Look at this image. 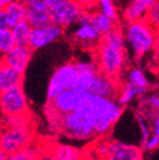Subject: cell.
Masks as SVG:
<instances>
[{
	"instance_id": "1",
	"label": "cell",
	"mask_w": 159,
	"mask_h": 160,
	"mask_svg": "<svg viewBox=\"0 0 159 160\" xmlns=\"http://www.w3.org/2000/svg\"><path fill=\"white\" fill-rule=\"evenodd\" d=\"M119 109L120 103L117 99L89 92L87 99L77 109L60 117L58 131L68 139L91 141L98 138V122L111 118Z\"/></svg>"
},
{
	"instance_id": "2",
	"label": "cell",
	"mask_w": 159,
	"mask_h": 160,
	"mask_svg": "<svg viewBox=\"0 0 159 160\" xmlns=\"http://www.w3.org/2000/svg\"><path fill=\"white\" fill-rule=\"evenodd\" d=\"M99 71L121 79L128 66V49L120 25L102 36L101 41L92 51Z\"/></svg>"
},
{
	"instance_id": "3",
	"label": "cell",
	"mask_w": 159,
	"mask_h": 160,
	"mask_svg": "<svg viewBox=\"0 0 159 160\" xmlns=\"http://www.w3.org/2000/svg\"><path fill=\"white\" fill-rule=\"evenodd\" d=\"M120 27L127 49L134 58L141 59L145 56L155 52L159 43L155 26L148 22L145 18L135 21H124V23H120Z\"/></svg>"
},
{
	"instance_id": "4",
	"label": "cell",
	"mask_w": 159,
	"mask_h": 160,
	"mask_svg": "<svg viewBox=\"0 0 159 160\" xmlns=\"http://www.w3.org/2000/svg\"><path fill=\"white\" fill-rule=\"evenodd\" d=\"M35 142L31 125H5L0 127V148L7 155L16 153Z\"/></svg>"
},
{
	"instance_id": "5",
	"label": "cell",
	"mask_w": 159,
	"mask_h": 160,
	"mask_svg": "<svg viewBox=\"0 0 159 160\" xmlns=\"http://www.w3.org/2000/svg\"><path fill=\"white\" fill-rule=\"evenodd\" d=\"M79 77V69L75 61H68L57 67L51 73L47 86V100H51L64 90L75 88Z\"/></svg>"
},
{
	"instance_id": "6",
	"label": "cell",
	"mask_w": 159,
	"mask_h": 160,
	"mask_svg": "<svg viewBox=\"0 0 159 160\" xmlns=\"http://www.w3.org/2000/svg\"><path fill=\"white\" fill-rule=\"evenodd\" d=\"M88 95H89V91L76 87L64 90L54 99L47 100L46 113L47 115H57L61 117L66 113L71 112L87 99Z\"/></svg>"
},
{
	"instance_id": "7",
	"label": "cell",
	"mask_w": 159,
	"mask_h": 160,
	"mask_svg": "<svg viewBox=\"0 0 159 160\" xmlns=\"http://www.w3.org/2000/svg\"><path fill=\"white\" fill-rule=\"evenodd\" d=\"M0 110L5 117L30 115V105L23 85L0 92Z\"/></svg>"
},
{
	"instance_id": "8",
	"label": "cell",
	"mask_w": 159,
	"mask_h": 160,
	"mask_svg": "<svg viewBox=\"0 0 159 160\" xmlns=\"http://www.w3.org/2000/svg\"><path fill=\"white\" fill-rule=\"evenodd\" d=\"M70 39L82 49L94 51L102 39V35L91 21H79L70 33Z\"/></svg>"
},
{
	"instance_id": "9",
	"label": "cell",
	"mask_w": 159,
	"mask_h": 160,
	"mask_svg": "<svg viewBox=\"0 0 159 160\" xmlns=\"http://www.w3.org/2000/svg\"><path fill=\"white\" fill-rule=\"evenodd\" d=\"M64 33H65V29L54 22L41 26V27L33 28L30 32L28 46L33 51H37L56 42L64 36Z\"/></svg>"
},
{
	"instance_id": "10",
	"label": "cell",
	"mask_w": 159,
	"mask_h": 160,
	"mask_svg": "<svg viewBox=\"0 0 159 160\" xmlns=\"http://www.w3.org/2000/svg\"><path fill=\"white\" fill-rule=\"evenodd\" d=\"M84 10V8L80 7L74 0H68L60 7L50 10L51 11V22L56 23L65 30L69 29L77 25Z\"/></svg>"
},
{
	"instance_id": "11",
	"label": "cell",
	"mask_w": 159,
	"mask_h": 160,
	"mask_svg": "<svg viewBox=\"0 0 159 160\" xmlns=\"http://www.w3.org/2000/svg\"><path fill=\"white\" fill-rule=\"evenodd\" d=\"M104 160H144V149L141 146L110 139L108 152Z\"/></svg>"
},
{
	"instance_id": "12",
	"label": "cell",
	"mask_w": 159,
	"mask_h": 160,
	"mask_svg": "<svg viewBox=\"0 0 159 160\" xmlns=\"http://www.w3.org/2000/svg\"><path fill=\"white\" fill-rule=\"evenodd\" d=\"M33 50L29 46L15 45L9 51L3 53L1 62L17 70L18 72L25 73L30 60L33 58Z\"/></svg>"
},
{
	"instance_id": "13",
	"label": "cell",
	"mask_w": 159,
	"mask_h": 160,
	"mask_svg": "<svg viewBox=\"0 0 159 160\" xmlns=\"http://www.w3.org/2000/svg\"><path fill=\"white\" fill-rule=\"evenodd\" d=\"M120 82H121V79H119V78L111 77V76L106 75L101 71H98L94 79V82H92L89 92L101 96V97L116 99L118 91H119Z\"/></svg>"
},
{
	"instance_id": "14",
	"label": "cell",
	"mask_w": 159,
	"mask_h": 160,
	"mask_svg": "<svg viewBox=\"0 0 159 160\" xmlns=\"http://www.w3.org/2000/svg\"><path fill=\"white\" fill-rule=\"evenodd\" d=\"M147 91H148V88L140 87V86L130 82L128 80H125L120 82L119 91H118L116 99L122 107H126V106L130 105L134 100L141 99L144 96H146Z\"/></svg>"
},
{
	"instance_id": "15",
	"label": "cell",
	"mask_w": 159,
	"mask_h": 160,
	"mask_svg": "<svg viewBox=\"0 0 159 160\" xmlns=\"http://www.w3.org/2000/svg\"><path fill=\"white\" fill-rule=\"evenodd\" d=\"M45 147L58 160H78L87 151L86 149H80L75 146L59 142H51Z\"/></svg>"
},
{
	"instance_id": "16",
	"label": "cell",
	"mask_w": 159,
	"mask_h": 160,
	"mask_svg": "<svg viewBox=\"0 0 159 160\" xmlns=\"http://www.w3.org/2000/svg\"><path fill=\"white\" fill-rule=\"evenodd\" d=\"M23 83V73L10 68L5 63H0V92Z\"/></svg>"
},
{
	"instance_id": "17",
	"label": "cell",
	"mask_w": 159,
	"mask_h": 160,
	"mask_svg": "<svg viewBox=\"0 0 159 160\" xmlns=\"http://www.w3.org/2000/svg\"><path fill=\"white\" fill-rule=\"evenodd\" d=\"M154 0H129L125 7L122 18L124 21H135V20L144 19L147 10Z\"/></svg>"
},
{
	"instance_id": "18",
	"label": "cell",
	"mask_w": 159,
	"mask_h": 160,
	"mask_svg": "<svg viewBox=\"0 0 159 160\" xmlns=\"http://www.w3.org/2000/svg\"><path fill=\"white\" fill-rule=\"evenodd\" d=\"M91 22L94 23V26L99 30V32L102 36L106 33L110 32L111 30H114L115 28H117L120 25V22L116 21V20L111 19L110 17L106 16L105 13H102L100 10H98L97 8L92 10L91 13Z\"/></svg>"
},
{
	"instance_id": "19",
	"label": "cell",
	"mask_w": 159,
	"mask_h": 160,
	"mask_svg": "<svg viewBox=\"0 0 159 160\" xmlns=\"http://www.w3.org/2000/svg\"><path fill=\"white\" fill-rule=\"evenodd\" d=\"M5 10L8 13V18H9L11 28L17 22L26 19V15H27V5H26L25 2H23V1H20V0H15L13 2L6 5Z\"/></svg>"
},
{
	"instance_id": "20",
	"label": "cell",
	"mask_w": 159,
	"mask_h": 160,
	"mask_svg": "<svg viewBox=\"0 0 159 160\" xmlns=\"http://www.w3.org/2000/svg\"><path fill=\"white\" fill-rule=\"evenodd\" d=\"M26 20L30 23L33 28L41 27L51 22V11L49 9H31L27 8V15Z\"/></svg>"
},
{
	"instance_id": "21",
	"label": "cell",
	"mask_w": 159,
	"mask_h": 160,
	"mask_svg": "<svg viewBox=\"0 0 159 160\" xmlns=\"http://www.w3.org/2000/svg\"><path fill=\"white\" fill-rule=\"evenodd\" d=\"M31 29H33V27L30 26V23L26 19L16 23L11 28V32H13V37L16 45L28 46Z\"/></svg>"
},
{
	"instance_id": "22",
	"label": "cell",
	"mask_w": 159,
	"mask_h": 160,
	"mask_svg": "<svg viewBox=\"0 0 159 160\" xmlns=\"http://www.w3.org/2000/svg\"><path fill=\"white\" fill-rule=\"evenodd\" d=\"M126 76H125V80H128L130 82L138 85L140 87L149 88V80L147 78L145 71L139 67H129L127 68V70L125 71Z\"/></svg>"
},
{
	"instance_id": "23",
	"label": "cell",
	"mask_w": 159,
	"mask_h": 160,
	"mask_svg": "<svg viewBox=\"0 0 159 160\" xmlns=\"http://www.w3.org/2000/svg\"><path fill=\"white\" fill-rule=\"evenodd\" d=\"M135 119H136L137 126H138V128H139L140 143H141V146H142L147 141V139L150 137V135H151V126H150L147 117L141 112V111L135 112Z\"/></svg>"
},
{
	"instance_id": "24",
	"label": "cell",
	"mask_w": 159,
	"mask_h": 160,
	"mask_svg": "<svg viewBox=\"0 0 159 160\" xmlns=\"http://www.w3.org/2000/svg\"><path fill=\"white\" fill-rule=\"evenodd\" d=\"M40 149H41V146L37 147V146H35V143H33V145H31L30 147L26 148V149H23V150H20L18 152L8 155L6 160H36Z\"/></svg>"
},
{
	"instance_id": "25",
	"label": "cell",
	"mask_w": 159,
	"mask_h": 160,
	"mask_svg": "<svg viewBox=\"0 0 159 160\" xmlns=\"http://www.w3.org/2000/svg\"><path fill=\"white\" fill-rule=\"evenodd\" d=\"M97 9L119 22V11L115 5L114 0H97Z\"/></svg>"
},
{
	"instance_id": "26",
	"label": "cell",
	"mask_w": 159,
	"mask_h": 160,
	"mask_svg": "<svg viewBox=\"0 0 159 160\" xmlns=\"http://www.w3.org/2000/svg\"><path fill=\"white\" fill-rule=\"evenodd\" d=\"M141 102L144 111H141V110L140 111L144 115L159 111V92H152L150 95L146 96V97L144 96L141 98Z\"/></svg>"
},
{
	"instance_id": "27",
	"label": "cell",
	"mask_w": 159,
	"mask_h": 160,
	"mask_svg": "<svg viewBox=\"0 0 159 160\" xmlns=\"http://www.w3.org/2000/svg\"><path fill=\"white\" fill-rule=\"evenodd\" d=\"M15 40L13 37L11 29H3L0 28V50L3 53L9 51L15 46Z\"/></svg>"
},
{
	"instance_id": "28",
	"label": "cell",
	"mask_w": 159,
	"mask_h": 160,
	"mask_svg": "<svg viewBox=\"0 0 159 160\" xmlns=\"http://www.w3.org/2000/svg\"><path fill=\"white\" fill-rule=\"evenodd\" d=\"M145 19L152 26H156L159 23V0H154L151 5L149 6L147 13L145 16Z\"/></svg>"
},
{
	"instance_id": "29",
	"label": "cell",
	"mask_w": 159,
	"mask_h": 160,
	"mask_svg": "<svg viewBox=\"0 0 159 160\" xmlns=\"http://www.w3.org/2000/svg\"><path fill=\"white\" fill-rule=\"evenodd\" d=\"M141 148L147 151H152L159 148V137H157L156 135L151 133L150 137L147 139V141L141 146Z\"/></svg>"
},
{
	"instance_id": "30",
	"label": "cell",
	"mask_w": 159,
	"mask_h": 160,
	"mask_svg": "<svg viewBox=\"0 0 159 160\" xmlns=\"http://www.w3.org/2000/svg\"><path fill=\"white\" fill-rule=\"evenodd\" d=\"M146 115H149L150 117V120H148V121H149L150 126H151V133L159 137V111L146 113Z\"/></svg>"
},
{
	"instance_id": "31",
	"label": "cell",
	"mask_w": 159,
	"mask_h": 160,
	"mask_svg": "<svg viewBox=\"0 0 159 160\" xmlns=\"http://www.w3.org/2000/svg\"><path fill=\"white\" fill-rule=\"evenodd\" d=\"M85 10H94L97 8V0H74Z\"/></svg>"
},
{
	"instance_id": "32",
	"label": "cell",
	"mask_w": 159,
	"mask_h": 160,
	"mask_svg": "<svg viewBox=\"0 0 159 160\" xmlns=\"http://www.w3.org/2000/svg\"><path fill=\"white\" fill-rule=\"evenodd\" d=\"M0 28H3V29H11V25H10L9 18H8V13L5 10V8L0 9Z\"/></svg>"
},
{
	"instance_id": "33",
	"label": "cell",
	"mask_w": 159,
	"mask_h": 160,
	"mask_svg": "<svg viewBox=\"0 0 159 160\" xmlns=\"http://www.w3.org/2000/svg\"><path fill=\"white\" fill-rule=\"evenodd\" d=\"M36 160H58V159L52 155L46 147H44V148L41 147V149H40Z\"/></svg>"
},
{
	"instance_id": "34",
	"label": "cell",
	"mask_w": 159,
	"mask_h": 160,
	"mask_svg": "<svg viewBox=\"0 0 159 160\" xmlns=\"http://www.w3.org/2000/svg\"><path fill=\"white\" fill-rule=\"evenodd\" d=\"M66 1H68V0H45L46 5L48 6V8H49L50 10H54V9H56V8L60 7V6L64 5Z\"/></svg>"
},
{
	"instance_id": "35",
	"label": "cell",
	"mask_w": 159,
	"mask_h": 160,
	"mask_svg": "<svg viewBox=\"0 0 159 160\" xmlns=\"http://www.w3.org/2000/svg\"><path fill=\"white\" fill-rule=\"evenodd\" d=\"M78 160H97V159H96V158H95L94 156L90 153L89 150H87V151H86V153H85L82 157H80Z\"/></svg>"
},
{
	"instance_id": "36",
	"label": "cell",
	"mask_w": 159,
	"mask_h": 160,
	"mask_svg": "<svg viewBox=\"0 0 159 160\" xmlns=\"http://www.w3.org/2000/svg\"><path fill=\"white\" fill-rule=\"evenodd\" d=\"M155 59H156L157 65L159 66V43H158V46H157L156 50H155Z\"/></svg>"
},
{
	"instance_id": "37",
	"label": "cell",
	"mask_w": 159,
	"mask_h": 160,
	"mask_svg": "<svg viewBox=\"0 0 159 160\" xmlns=\"http://www.w3.org/2000/svg\"><path fill=\"white\" fill-rule=\"evenodd\" d=\"M7 153L3 151L1 148H0V160H6V158H7Z\"/></svg>"
},
{
	"instance_id": "38",
	"label": "cell",
	"mask_w": 159,
	"mask_h": 160,
	"mask_svg": "<svg viewBox=\"0 0 159 160\" xmlns=\"http://www.w3.org/2000/svg\"><path fill=\"white\" fill-rule=\"evenodd\" d=\"M155 30H156V35H157V38H158V41H159V23L155 26Z\"/></svg>"
},
{
	"instance_id": "39",
	"label": "cell",
	"mask_w": 159,
	"mask_h": 160,
	"mask_svg": "<svg viewBox=\"0 0 159 160\" xmlns=\"http://www.w3.org/2000/svg\"><path fill=\"white\" fill-rule=\"evenodd\" d=\"M3 3H5V6L6 5H8V3H10V2H13V1H15V0H1Z\"/></svg>"
},
{
	"instance_id": "40",
	"label": "cell",
	"mask_w": 159,
	"mask_h": 160,
	"mask_svg": "<svg viewBox=\"0 0 159 160\" xmlns=\"http://www.w3.org/2000/svg\"><path fill=\"white\" fill-rule=\"evenodd\" d=\"M3 8H5V3H3L1 0H0V9H3Z\"/></svg>"
},
{
	"instance_id": "41",
	"label": "cell",
	"mask_w": 159,
	"mask_h": 160,
	"mask_svg": "<svg viewBox=\"0 0 159 160\" xmlns=\"http://www.w3.org/2000/svg\"><path fill=\"white\" fill-rule=\"evenodd\" d=\"M20 1H23V2H25V3H28L29 1H31V0H20Z\"/></svg>"
},
{
	"instance_id": "42",
	"label": "cell",
	"mask_w": 159,
	"mask_h": 160,
	"mask_svg": "<svg viewBox=\"0 0 159 160\" xmlns=\"http://www.w3.org/2000/svg\"><path fill=\"white\" fill-rule=\"evenodd\" d=\"M0 63H1V59H0Z\"/></svg>"
}]
</instances>
